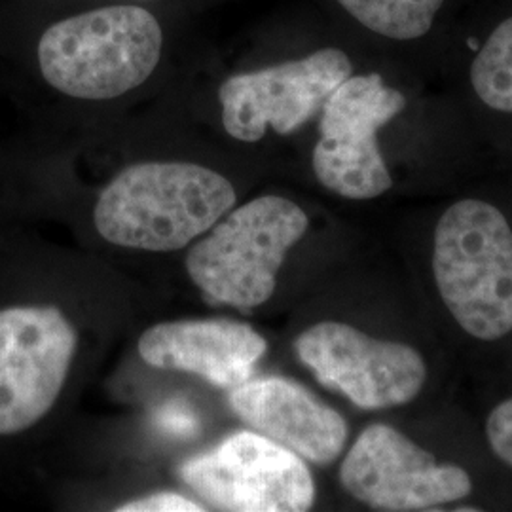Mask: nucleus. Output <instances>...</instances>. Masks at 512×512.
Wrapping results in <instances>:
<instances>
[{
  "instance_id": "f257e3e1",
  "label": "nucleus",
  "mask_w": 512,
  "mask_h": 512,
  "mask_svg": "<svg viewBox=\"0 0 512 512\" xmlns=\"http://www.w3.org/2000/svg\"><path fill=\"white\" fill-rule=\"evenodd\" d=\"M236 200L234 184L209 167L143 162L129 165L103 188L93 222L112 245L169 253L202 238Z\"/></svg>"
},
{
  "instance_id": "ddd939ff",
  "label": "nucleus",
  "mask_w": 512,
  "mask_h": 512,
  "mask_svg": "<svg viewBox=\"0 0 512 512\" xmlns=\"http://www.w3.org/2000/svg\"><path fill=\"white\" fill-rule=\"evenodd\" d=\"M346 18L410 69L450 61L478 8L473 0H332Z\"/></svg>"
},
{
  "instance_id": "20e7f679",
  "label": "nucleus",
  "mask_w": 512,
  "mask_h": 512,
  "mask_svg": "<svg viewBox=\"0 0 512 512\" xmlns=\"http://www.w3.org/2000/svg\"><path fill=\"white\" fill-rule=\"evenodd\" d=\"M306 211L283 196H260L230 209L186 256L192 283L213 304L251 311L275 293L289 251L306 236Z\"/></svg>"
},
{
  "instance_id": "f03ea898",
  "label": "nucleus",
  "mask_w": 512,
  "mask_h": 512,
  "mask_svg": "<svg viewBox=\"0 0 512 512\" xmlns=\"http://www.w3.org/2000/svg\"><path fill=\"white\" fill-rule=\"evenodd\" d=\"M164 31L137 4H112L61 19L38 40V67L63 95L109 101L143 86L158 69Z\"/></svg>"
},
{
  "instance_id": "f8f14e48",
  "label": "nucleus",
  "mask_w": 512,
  "mask_h": 512,
  "mask_svg": "<svg viewBox=\"0 0 512 512\" xmlns=\"http://www.w3.org/2000/svg\"><path fill=\"white\" fill-rule=\"evenodd\" d=\"M266 351V338L234 319L158 323L139 338V355L147 365L198 374L224 389L247 382Z\"/></svg>"
},
{
  "instance_id": "9b49d317",
  "label": "nucleus",
  "mask_w": 512,
  "mask_h": 512,
  "mask_svg": "<svg viewBox=\"0 0 512 512\" xmlns=\"http://www.w3.org/2000/svg\"><path fill=\"white\" fill-rule=\"evenodd\" d=\"M230 404L253 431L313 465L334 463L346 448L348 421L289 378H249L232 389Z\"/></svg>"
},
{
  "instance_id": "dca6fc26",
  "label": "nucleus",
  "mask_w": 512,
  "mask_h": 512,
  "mask_svg": "<svg viewBox=\"0 0 512 512\" xmlns=\"http://www.w3.org/2000/svg\"><path fill=\"white\" fill-rule=\"evenodd\" d=\"M118 512H202V505L175 492H158L120 505Z\"/></svg>"
},
{
  "instance_id": "9d476101",
  "label": "nucleus",
  "mask_w": 512,
  "mask_h": 512,
  "mask_svg": "<svg viewBox=\"0 0 512 512\" xmlns=\"http://www.w3.org/2000/svg\"><path fill=\"white\" fill-rule=\"evenodd\" d=\"M78 334L54 306L0 310V435L21 433L57 403Z\"/></svg>"
},
{
  "instance_id": "6e6552de",
  "label": "nucleus",
  "mask_w": 512,
  "mask_h": 512,
  "mask_svg": "<svg viewBox=\"0 0 512 512\" xmlns=\"http://www.w3.org/2000/svg\"><path fill=\"white\" fill-rule=\"evenodd\" d=\"M181 478L217 511L304 512L315 503L306 461L256 431H239L188 459Z\"/></svg>"
},
{
  "instance_id": "2eb2a0df",
  "label": "nucleus",
  "mask_w": 512,
  "mask_h": 512,
  "mask_svg": "<svg viewBox=\"0 0 512 512\" xmlns=\"http://www.w3.org/2000/svg\"><path fill=\"white\" fill-rule=\"evenodd\" d=\"M486 440L495 458L512 469V397L501 401L486 420Z\"/></svg>"
},
{
  "instance_id": "39448f33",
  "label": "nucleus",
  "mask_w": 512,
  "mask_h": 512,
  "mask_svg": "<svg viewBox=\"0 0 512 512\" xmlns=\"http://www.w3.org/2000/svg\"><path fill=\"white\" fill-rule=\"evenodd\" d=\"M410 109V92L389 74L372 69L348 76L317 116L311 169L332 194L366 202L393 188L380 133Z\"/></svg>"
},
{
  "instance_id": "423d86ee",
  "label": "nucleus",
  "mask_w": 512,
  "mask_h": 512,
  "mask_svg": "<svg viewBox=\"0 0 512 512\" xmlns=\"http://www.w3.org/2000/svg\"><path fill=\"white\" fill-rule=\"evenodd\" d=\"M355 73L344 46L325 44L308 54L226 78L219 88L222 126L241 143H258L272 129L287 137L319 116L330 93Z\"/></svg>"
},
{
  "instance_id": "1a4fd4ad",
  "label": "nucleus",
  "mask_w": 512,
  "mask_h": 512,
  "mask_svg": "<svg viewBox=\"0 0 512 512\" xmlns=\"http://www.w3.org/2000/svg\"><path fill=\"white\" fill-rule=\"evenodd\" d=\"M340 482L353 499L374 511H433L473 494L471 475L387 423H372L340 465Z\"/></svg>"
},
{
  "instance_id": "0eeeda50",
  "label": "nucleus",
  "mask_w": 512,
  "mask_h": 512,
  "mask_svg": "<svg viewBox=\"0 0 512 512\" xmlns=\"http://www.w3.org/2000/svg\"><path fill=\"white\" fill-rule=\"evenodd\" d=\"M294 351L319 384L361 410L412 403L429 374L420 349L370 336L340 321H321L300 332Z\"/></svg>"
},
{
  "instance_id": "7ed1b4c3",
  "label": "nucleus",
  "mask_w": 512,
  "mask_h": 512,
  "mask_svg": "<svg viewBox=\"0 0 512 512\" xmlns=\"http://www.w3.org/2000/svg\"><path fill=\"white\" fill-rule=\"evenodd\" d=\"M440 300L459 329L480 342L512 332V228L503 211L480 198L446 207L433 236Z\"/></svg>"
},
{
  "instance_id": "4468645a",
  "label": "nucleus",
  "mask_w": 512,
  "mask_h": 512,
  "mask_svg": "<svg viewBox=\"0 0 512 512\" xmlns=\"http://www.w3.org/2000/svg\"><path fill=\"white\" fill-rule=\"evenodd\" d=\"M459 65L478 109L512 120V0L478 8L448 65Z\"/></svg>"
}]
</instances>
